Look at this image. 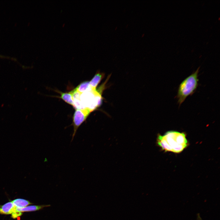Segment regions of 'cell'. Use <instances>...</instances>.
<instances>
[{
	"label": "cell",
	"mask_w": 220,
	"mask_h": 220,
	"mask_svg": "<svg viewBox=\"0 0 220 220\" xmlns=\"http://www.w3.org/2000/svg\"><path fill=\"white\" fill-rule=\"evenodd\" d=\"M156 141L163 150L175 153L182 152L188 145L186 134L174 130L168 131L163 135L158 134Z\"/></svg>",
	"instance_id": "6da1fadb"
},
{
	"label": "cell",
	"mask_w": 220,
	"mask_h": 220,
	"mask_svg": "<svg viewBox=\"0 0 220 220\" xmlns=\"http://www.w3.org/2000/svg\"><path fill=\"white\" fill-rule=\"evenodd\" d=\"M200 67L196 71L185 78L180 84L176 96L179 106L186 98L192 95L196 91L198 85V74Z\"/></svg>",
	"instance_id": "7a4b0ae2"
},
{
	"label": "cell",
	"mask_w": 220,
	"mask_h": 220,
	"mask_svg": "<svg viewBox=\"0 0 220 220\" xmlns=\"http://www.w3.org/2000/svg\"><path fill=\"white\" fill-rule=\"evenodd\" d=\"M101 95L96 90H92L81 94L80 99L85 108L91 112L101 105L102 101Z\"/></svg>",
	"instance_id": "3957f363"
},
{
	"label": "cell",
	"mask_w": 220,
	"mask_h": 220,
	"mask_svg": "<svg viewBox=\"0 0 220 220\" xmlns=\"http://www.w3.org/2000/svg\"><path fill=\"white\" fill-rule=\"evenodd\" d=\"M91 112L87 108L76 110L73 117L72 125L73 127V132L72 141L73 140L79 127L86 120Z\"/></svg>",
	"instance_id": "277c9868"
},
{
	"label": "cell",
	"mask_w": 220,
	"mask_h": 220,
	"mask_svg": "<svg viewBox=\"0 0 220 220\" xmlns=\"http://www.w3.org/2000/svg\"><path fill=\"white\" fill-rule=\"evenodd\" d=\"M51 206L50 205H39L28 206L22 208L16 207V212H20L23 213L24 212H30L39 211L43 209L44 207H48Z\"/></svg>",
	"instance_id": "5b68a950"
},
{
	"label": "cell",
	"mask_w": 220,
	"mask_h": 220,
	"mask_svg": "<svg viewBox=\"0 0 220 220\" xmlns=\"http://www.w3.org/2000/svg\"><path fill=\"white\" fill-rule=\"evenodd\" d=\"M16 208L11 201L8 202L0 207V214H12L15 211Z\"/></svg>",
	"instance_id": "8992f818"
},
{
	"label": "cell",
	"mask_w": 220,
	"mask_h": 220,
	"mask_svg": "<svg viewBox=\"0 0 220 220\" xmlns=\"http://www.w3.org/2000/svg\"><path fill=\"white\" fill-rule=\"evenodd\" d=\"M73 94V99L74 108L76 109H83L85 108L81 102L80 97L81 94L77 91L75 89L72 90Z\"/></svg>",
	"instance_id": "52a82bcc"
},
{
	"label": "cell",
	"mask_w": 220,
	"mask_h": 220,
	"mask_svg": "<svg viewBox=\"0 0 220 220\" xmlns=\"http://www.w3.org/2000/svg\"><path fill=\"white\" fill-rule=\"evenodd\" d=\"M105 74L97 71L90 81L89 82L90 85L92 89L96 90L98 85L104 77Z\"/></svg>",
	"instance_id": "ba28073f"
},
{
	"label": "cell",
	"mask_w": 220,
	"mask_h": 220,
	"mask_svg": "<svg viewBox=\"0 0 220 220\" xmlns=\"http://www.w3.org/2000/svg\"><path fill=\"white\" fill-rule=\"evenodd\" d=\"M13 205L17 208H22L33 204L29 201L22 199H16L11 201Z\"/></svg>",
	"instance_id": "9c48e42d"
},
{
	"label": "cell",
	"mask_w": 220,
	"mask_h": 220,
	"mask_svg": "<svg viewBox=\"0 0 220 220\" xmlns=\"http://www.w3.org/2000/svg\"><path fill=\"white\" fill-rule=\"evenodd\" d=\"M75 90L81 94L89 91L93 90L90 86L89 81H85L79 84Z\"/></svg>",
	"instance_id": "30bf717a"
},
{
	"label": "cell",
	"mask_w": 220,
	"mask_h": 220,
	"mask_svg": "<svg viewBox=\"0 0 220 220\" xmlns=\"http://www.w3.org/2000/svg\"><path fill=\"white\" fill-rule=\"evenodd\" d=\"M60 98L63 100L67 103L70 105L74 107V104L73 99V94L72 91L68 93H63L60 92Z\"/></svg>",
	"instance_id": "8fae6325"
},
{
	"label": "cell",
	"mask_w": 220,
	"mask_h": 220,
	"mask_svg": "<svg viewBox=\"0 0 220 220\" xmlns=\"http://www.w3.org/2000/svg\"><path fill=\"white\" fill-rule=\"evenodd\" d=\"M22 215V213L20 212H16L12 214L11 217L13 218H16L18 217L21 216Z\"/></svg>",
	"instance_id": "7c38bea8"
},
{
	"label": "cell",
	"mask_w": 220,
	"mask_h": 220,
	"mask_svg": "<svg viewBox=\"0 0 220 220\" xmlns=\"http://www.w3.org/2000/svg\"><path fill=\"white\" fill-rule=\"evenodd\" d=\"M197 220H203L200 216V214L199 213H198L197 214Z\"/></svg>",
	"instance_id": "4fadbf2b"
},
{
	"label": "cell",
	"mask_w": 220,
	"mask_h": 220,
	"mask_svg": "<svg viewBox=\"0 0 220 220\" xmlns=\"http://www.w3.org/2000/svg\"><path fill=\"white\" fill-rule=\"evenodd\" d=\"M0 57H3V56L0 55Z\"/></svg>",
	"instance_id": "5bb4252c"
}]
</instances>
